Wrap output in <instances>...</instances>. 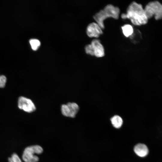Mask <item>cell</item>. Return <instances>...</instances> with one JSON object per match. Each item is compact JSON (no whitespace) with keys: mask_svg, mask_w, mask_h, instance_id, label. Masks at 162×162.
I'll return each instance as SVG.
<instances>
[{"mask_svg":"<svg viewBox=\"0 0 162 162\" xmlns=\"http://www.w3.org/2000/svg\"><path fill=\"white\" fill-rule=\"evenodd\" d=\"M8 162H22L16 153L13 154L11 157L8 158Z\"/></svg>","mask_w":162,"mask_h":162,"instance_id":"obj_14","label":"cell"},{"mask_svg":"<svg viewBox=\"0 0 162 162\" xmlns=\"http://www.w3.org/2000/svg\"><path fill=\"white\" fill-rule=\"evenodd\" d=\"M87 35L90 37L98 38L103 34L102 29L96 22L89 24L86 28Z\"/></svg>","mask_w":162,"mask_h":162,"instance_id":"obj_7","label":"cell"},{"mask_svg":"<svg viewBox=\"0 0 162 162\" xmlns=\"http://www.w3.org/2000/svg\"><path fill=\"white\" fill-rule=\"evenodd\" d=\"M110 120L112 125L116 128H120L122 125L123 123L122 118L117 115H115L112 117Z\"/></svg>","mask_w":162,"mask_h":162,"instance_id":"obj_10","label":"cell"},{"mask_svg":"<svg viewBox=\"0 0 162 162\" xmlns=\"http://www.w3.org/2000/svg\"><path fill=\"white\" fill-rule=\"evenodd\" d=\"M91 44L93 48L94 56L98 58L102 57L104 56V47L99 40L93 39Z\"/></svg>","mask_w":162,"mask_h":162,"instance_id":"obj_8","label":"cell"},{"mask_svg":"<svg viewBox=\"0 0 162 162\" xmlns=\"http://www.w3.org/2000/svg\"><path fill=\"white\" fill-rule=\"evenodd\" d=\"M18 106L20 109L28 113L33 112L36 109L35 105L31 99L23 96L20 97L18 98Z\"/></svg>","mask_w":162,"mask_h":162,"instance_id":"obj_6","label":"cell"},{"mask_svg":"<svg viewBox=\"0 0 162 162\" xmlns=\"http://www.w3.org/2000/svg\"><path fill=\"white\" fill-rule=\"evenodd\" d=\"M134 151L137 155L141 157L146 156L149 152L147 146L142 143H138L136 145L134 148Z\"/></svg>","mask_w":162,"mask_h":162,"instance_id":"obj_9","label":"cell"},{"mask_svg":"<svg viewBox=\"0 0 162 162\" xmlns=\"http://www.w3.org/2000/svg\"><path fill=\"white\" fill-rule=\"evenodd\" d=\"M122 32L126 37H130L134 32L133 28L130 25L125 24L121 27Z\"/></svg>","mask_w":162,"mask_h":162,"instance_id":"obj_11","label":"cell"},{"mask_svg":"<svg viewBox=\"0 0 162 162\" xmlns=\"http://www.w3.org/2000/svg\"><path fill=\"white\" fill-rule=\"evenodd\" d=\"M43 152V148L39 145L28 147L25 148L23 151L22 159L25 162H38L39 159L35 154H40Z\"/></svg>","mask_w":162,"mask_h":162,"instance_id":"obj_4","label":"cell"},{"mask_svg":"<svg viewBox=\"0 0 162 162\" xmlns=\"http://www.w3.org/2000/svg\"><path fill=\"white\" fill-rule=\"evenodd\" d=\"M130 37L132 42L135 43L141 39L142 36L140 32L137 29L134 31L133 33Z\"/></svg>","mask_w":162,"mask_h":162,"instance_id":"obj_12","label":"cell"},{"mask_svg":"<svg viewBox=\"0 0 162 162\" xmlns=\"http://www.w3.org/2000/svg\"><path fill=\"white\" fill-rule=\"evenodd\" d=\"M85 51L87 54L94 56V53L92 46L91 44L86 45L85 47Z\"/></svg>","mask_w":162,"mask_h":162,"instance_id":"obj_15","label":"cell"},{"mask_svg":"<svg viewBox=\"0 0 162 162\" xmlns=\"http://www.w3.org/2000/svg\"><path fill=\"white\" fill-rule=\"evenodd\" d=\"M79 110L78 105L74 102H69L66 104H64L61 106V111L64 116L74 118L76 115Z\"/></svg>","mask_w":162,"mask_h":162,"instance_id":"obj_5","label":"cell"},{"mask_svg":"<svg viewBox=\"0 0 162 162\" xmlns=\"http://www.w3.org/2000/svg\"><path fill=\"white\" fill-rule=\"evenodd\" d=\"M144 9L148 19L153 16L157 20L162 19V4L159 2L154 1L149 2Z\"/></svg>","mask_w":162,"mask_h":162,"instance_id":"obj_3","label":"cell"},{"mask_svg":"<svg viewBox=\"0 0 162 162\" xmlns=\"http://www.w3.org/2000/svg\"><path fill=\"white\" fill-rule=\"evenodd\" d=\"M7 78L3 75H0V88H3L4 87L6 82Z\"/></svg>","mask_w":162,"mask_h":162,"instance_id":"obj_16","label":"cell"},{"mask_svg":"<svg viewBox=\"0 0 162 162\" xmlns=\"http://www.w3.org/2000/svg\"><path fill=\"white\" fill-rule=\"evenodd\" d=\"M29 43L32 49L36 50L40 45V42L36 39H31L29 40Z\"/></svg>","mask_w":162,"mask_h":162,"instance_id":"obj_13","label":"cell"},{"mask_svg":"<svg viewBox=\"0 0 162 162\" xmlns=\"http://www.w3.org/2000/svg\"><path fill=\"white\" fill-rule=\"evenodd\" d=\"M121 16L123 19H130L132 23L136 26L146 24L148 20L142 5L135 2L130 4L127 8L126 13L122 14Z\"/></svg>","mask_w":162,"mask_h":162,"instance_id":"obj_1","label":"cell"},{"mask_svg":"<svg viewBox=\"0 0 162 162\" xmlns=\"http://www.w3.org/2000/svg\"><path fill=\"white\" fill-rule=\"evenodd\" d=\"M120 10L118 8L111 4L106 5L104 8L96 13L93 16L96 22L102 29L104 28V21L106 18L112 17L115 19H118Z\"/></svg>","mask_w":162,"mask_h":162,"instance_id":"obj_2","label":"cell"}]
</instances>
